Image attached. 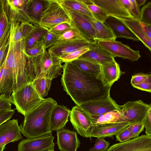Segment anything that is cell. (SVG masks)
Returning a JSON list of instances; mask_svg holds the SVG:
<instances>
[{
  "label": "cell",
  "instance_id": "cell-13",
  "mask_svg": "<svg viewBox=\"0 0 151 151\" xmlns=\"http://www.w3.org/2000/svg\"><path fill=\"white\" fill-rule=\"evenodd\" d=\"M107 151H151V136L142 135L122 142L113 145Z\"/></svg>",
  "mask_w": 151,
  "mask_h": 151
},
{
  "label": "cell",
  "instance_id": "cell-29",
  "mask_svg": "<svg viewBox=\"0 0 151 151\" xmlns=\"http://www.w3.org/2000/svg\"><path fill=\"white\" fill-rule=\"evenodd\" d=\"M70 62L84 72L100 77L101 65L95 64L89 61L79 58Z\"/></svg>",
  "mask_w": 151,
  "mask_h": 151
},
{
  "label": "cell",
  "instance_id": "cell-15",
  "mask_svg": "<svg viewBox=\"0 0 151 151\" xmlns=\"http://www.w3.org/2000/svg\"><path fill=\"white\" fill-rule=\"evenodd\" d=\"M22 139L17 119L8 120L0 125V147Z\"/></svg>",
  "mask_w": 151,
  "mask_h": 151
},
{
  "label": "cell",
  "instance_id": "cell-33",
  "mask_svg": "<svg viewBox=\"0 0 151 151\" xmlns=\"http://www.w3.org/2000/svg\"><path fill=\"white\" fill-rule=\"evenodd\" d=\"M96 19L102 22L109 17L106 12L101 8L93 3L91 0H82Z\"/></svg>",
  "mask_w": 151,
  "mask_h": 151
},
{
  "label": "cell",
  "instance_id": "cell-7",
  "mask_svg": "<svg viewBox=\"0 0 151 151\" xmlns=\"http://www.w3.org/2000/svg\"><path fill=\"white\" fill-rule=\"evenodd\" d=\"M150 109V104L145 103L140 100L129 101L120 105L119 122H128L129 125L142 123Z\"/></svg>",
  "mask_w": 151,
  "mask_h": 151
},
{
  "label": "cell",
  "instance_id": "cell-22",
  "mask_svg": "<svg viewBox=\"0 0 151 151\" xmlns=\"http://www.w3.org/2000/svg\"><path fill=\"white\" fill-rule=\"evenodd\" d=\"M124 73L115 60L101 65L100 77L105 86L111 87Z\"/></svg>",
  "mask_w": 151,
  "mask_h": 151
},
{
  "label": "cell",
  "instance_id": "cell-6",
  "mask_svg": "<svg viewBox=\"0 0 151 151\" xmlns=\"http://www.w3.org/2000/svg\"><path fill=\"white\" fill-rule=\"evenodd\" d=\"M44 2L39 22L40 26L49 30L59 24L70 23L67 13L57 0H44Z\"/></svg>",
  "mask_w": 151,
  "mask_h": 151
},
{
  "label": "cell",
  "instance_id": "cell-52",
  "mask_svg": "<svg viewBox=\"0 0 151 151\" xmlns=\"http://www.w3.org/2000/svg\"><path fill=\"white\" fill-rule=\"evenodd\" d=\"M4 0H0V17L4 10Z\"/></svg>",
  "mask_w": 151,
  "mask_h": 151
},
{
  "label": "cell",
  "instance_id": "cell-24",
  "mask_svg": "<svg viewBox=\"0 0 151 151\" xmlns=\"http://www.w3.org/2000/svg\"><path fill=\"white\" fill-rule=\"evenodd\" d=\"M82 15L92 26L95 32L96 42L116 40V38L111 30L104 22L99 21L93 17Z\"/></svg>",
  "mask_w": 151,
  "mask_h": 151
},
{
  "label": "cell",
  "instance_id": "cell-16",
  "mask_svg": "<svg viewBox=\"0 0 151 151\" xmlns=\"http://www.w3.org/2000/svg\"><path fill=\"white\" fill-rule=\"evenodd\" d=\"M57 144L61 151H76L81 144L76 132L63 128L57 131Z\"/></svg>",
  "mask_w": 151,
  "mask_h": 151
},
{
  "label": "cell",
  "instance_id": "cell-17",
  "mask_svg": "<svg viewBox=\"0 0 151 151\" xmlns=\"http://www.w3.org/2000/svg\"><path fill=\"white\" fill-rule=\"evenodd\" d=\"M105 11L109 16L121 18H133L120 0H91Z\"/></svg>",
  "mask_w": 151,
  "mask_h": 151
},
{
  "label": "cell",
  "instance_id": "cell-46",
  "mask_svg": "<svg viewBox=\"0 0 151 151\" xmlns=\"http://www.w3.org/2000/svg\"><path fill=\"white\" fill-rule=\"evenodd\" d=\"M130 0L131 5L129 13L133 18L139 20L140 15L139 7L136 0Z\"/></svg>",
  "mask_w": 151,
  "mask_h": 151
},
{
  "label": "cell",
  "instance_id": "cell-8",
  "mask_svg": "<svg viewBox=\"0 0 151 151\" xmlns=\"http://www.w3.org/2000/svg\"><path fill=\"white\" fill-rule=\"evenodd\" d=\"M79 106L90 116L93 125L102 115L112 111H119L120 109V105L110 95L88 101Z\"/></svg>",
  "mask_w": 151,
  "mask_h": 151
},
{
  "label": "cell",
  "instance_id": "cell-34",
  "mask_svg": "<svg viewBox=\"0 0 151 151\" xmlns=\"http://www.w3.org/2000/svg\"><path fill=\"white\" fill-rule=\"evenodd\" d=\"M119 111H112L102 115L100 116L93 126L99 124L119 122Z\"/></svg>",
  "mask_w": 151,
  "mask_h": 151
},
{
  "label": "cell",
  "instance_id": "cell-26",
  "mask_svg": "<svg viewBox=\"0 0 151 151\" xmlns=\"http://www.w3.org/2000/svg\"><path fill=\"white\" fill-rule=\"evenodd\" d=\"M14 83L12 74L5 61L0 70V93L10 97L13 92Z\"/></svg>",
  "mask_w": 151,
  "mask_h": 151
},
{
  "label": "cell",
  "instance_id": "cell-5",
  "mask_svg": "<svg viewBox=\"0 0 151 151\" xmlns=\"http://www.w3.org/2000/svg\"><path fill=\"white\" fill-rule=\"evenodd\" d=\"M9 98L17 111L24 116L44 99L37 92L32 82L25 84L13 91Z\"/></svg>",
  "mask_w": 151,
  "mask_h": 151
},
{
  "label": "cell",
  "instance_id": "cell-45",
  "mask_svg": "<svg viewBox=\"0 0 151 151\" xmlns=\"http://www.w3.org/2000/svg\"><path fill=\"white\" fill-rule=\"evenodd\" d=\"M142 123L145 129L146 134L151 136V109L149 111L142 120Z\"/></svg>",
  "mask_w": 151,
  "mask_h": 151
},
{
  "label": "cell",
  "instance_id": "cell-20",
  "mask_svg": "<svg viewBox=\"0 0 151 151\" xmlns=\"http://www.w3.org/2000/svg\"><path fill=\"white\" fill-rule=\"evenodd\" d=\"M78 58L100 65L115 60L113 56L97 42L90 47L89 50Z\"/></svg>",
  "mask_w": 151,
  "mask_h": 151
},
{
  "label": "cell",
  "instance_id": "cell-38",
  "mask_svg": "<svg viewBox=\"0 0 151 151\" xmlns=\"http://www.w3.org/2000/svg\"><path fill=\"white\" fill-rule=\"evenodd\" d=\"M73 26L72 23H63L57 24L48 30L57 37L71 29Z\"/></svg>",
  "mask_w": 151,
  "mask_h": 151
},
{
  "label": "cell",
  "instance_id": "cell-25",
  "mask_svg": "<svg viewBox=\"0 0 151 151\" xmlns=\"http://www.w3.org/2000/svg\"><path fill=\"white\" fill-rule=\"evenodd\" d=\"M119 18L150 51L151 39L143 30L139 21L134 18Z\"/></svg>",
  "mask_w": 151,
  "mask_h": 151
},
{
  "label": "cell",
  "instance_id": "cell-12",
  "mask_svg": "<svg viewBox=\"0 0 151 151\" xmlns=\"http://www.w3.org/2000/svg\"><path fill=\"white\" fill-rule=\"evenodd\" d=\"M54 138L50 133L34 138L22 139L18 145V151H46L54 150Z\"/></svg>",
  "mask_w": 151,
  "mask_h": 151
},
{
  "label": "cell",
  "instance_id": "cell-40",
  "mask_svg": "<svg viewBox=\"0 0 151 151\" xmlns=\"http://www.w3.org/2000/svg\"><path fill=\"white\" fill-rule=\"evenodd\" d=\"M57 37L56 35L48 31L42 37L46 49L49 48L55 43L57 41Z\"/></svg>",
  "mask_w": 151,
  "mask_h": 151
},
{
  "label": "cell",
  "instance_id": "cell-42",
  "mask_svg": "<svg viewBox=\"0 0 151 151\" xmlns=\"http://www.w3.org/2000/svg\"><path fill=\"white\" fill-rule=\"evenodd\" d=\"M126 128L134 135V138H136L144 131V127L141 123H138L129 125Z\"/></svg>",
  "mask_w": 151,
  "mask_h": 151
},
{
  "label": "cell",
  "instance_id": "cell-4",
  "mask_svg": "<svg viewBox=\"0 0 151 151\" xmlns=\"http://www.w3.org/2000/svg\"><path fill=\"white\" fill-rule=\"evenodd\" d=\"M25 38L16 42L10 40L5 63L13 76V91L29 83L26 73L28 56L25 53Z\"/></svg>",
  "mask_w": 151,
  "mask_h": 151
},
{
  "label": "cell",
  "instance_id": "cell-50",
  "mask_svg": "<svg viewBox=\"0 0 151 151\" xmlns=\"http://www.w3.org/2000/svg\"><path fill=\"white\" fill-rule=\"evenodd\" d=\"M140 23L142 29L145 33L149 38L151 39V25L140 22Z\"/></svg>",
  "mask_w": 151,
  "mask_h": 151
},
{
  "label": "cell",
  "instance_id": "cell-36",
  "mask_svg": "<svg viewBox=\"0 0 151 151\" xmlns=\"http://www.w3.org/2000/svg\"><path fill=\"white\" fill-rule=\"evenodd\" d=\"M140 22L151 25V2L149 1L143 6L140 11Z\"/></svg>",
  "mask_w": 151,
  "mask_h": 151
},
{
  "label": "cell",
  "instance_id": "cell-21",
  "mask_svg": "<svg viewBox=\"0 0 151 151\" xmlns=\"http://www.w3.org/2000/svg\"><path fill=\"white\" fill-rule=\"evenodd\" d=\"M104 23L110 29L116 38H124L134 41H139L119 18L109 16Z\"/></svg>",
  "mask_w": 151,
  "mask_h": 151
},
{
  "label": "cell",
  "instance_id": "cell-18",
  "mask_svg": "<svg viewBox=\"0 0 151 151\" xmlns=\"http://www.w3.org/2000/svg\"><path fill=\"white\" fill-rule=\"evenodd\" d=\"M129 125L128 122H119L93 126L90 131V137L91 138L112 137Z\"/></svg>",
  "mask_w": 151,
  "mask_h": 151
},
{
  "label": "cell",
  "instance_id": "cell-32",
  "mask_svg": "<svg viewBox=\"0 0 151 151\" xmlns=\"http://www.w3.org/2000/svg\"><path fill=\"white\" fill-rule=\"evenodd\" d=\"M51 81L49 78L43 77L34 80L32 83L37 92L43 98L47 95Z\"/></svg>",
  "mask_w": 151,
  "mask_h": 151
},
{
  "label": "cell",
  "instance_id": "cell-47",
  "mask_svg": "<svg viewBox=\"0 0 151 151\" xmlns=\"http://www.w3.org/2000/svg\"><path fill=\"white\" fill-rule=\"evenodd\" d=\"M149 74L139 73L132 76L131 83L132 85L138 84L144 82L148 77Z\"/></svg>",
  "mask_w": 151,
  "mask_h": 151
},
{
  "label": "cell",
  "instance_id": "cell-10",
  "mask_svg": "<svg viewBox=\"0 0 151 151\" xmlns=\"http://www.w3.org/2000/svg\"><path fill=\"white\" fill-rule=\"evenodd\" d=\"M70 121L78 134L91 139L90 133L93 122L90 116L82 108L76 105L70 111Z\"/></svg>",
  "mask_w": 151,
  "mask_h": 151
},
{
  "label": "cell",
  "instance_id": "cell-37",
  "mask_svg": "<svg viewBox=\"0 0 151 151\" xmlns=\"http://www.w3.org/2000/svg\"><path fill=\"white\" fill-rule=\"evenodd\" d=\"M89 50L86 47L76 50L67 54L60 58L62 62H70L80 57Z\"/></svg>",
  "mask_w": 151,
  "mask_h": 151
},
{
  "label": "cell",
  "instance_id": "cell-27",
  "mask_svg": "<svg viewBox=\"0 0 151 151\" xmlns=\"http://www.w3.org/2000/svg\"><path fill=\"white\" fill-rule=\"evenodd\" d=\"M45 6L44 0H29L27 6V14L31 19L37 26Z\"/></svg>",
  "mask_w": 151,
  "mask_h": 151
},
{
  "label": "cell",
  "instance_id": "cell-1",
  "mask_svg": "<svg viewBox=\"0 0 151 151\" xmlns=\"http://www.w3.org/2000/svg\"><path fill=\"white\" fill-rule=\"evenodd\" d=\"M61 82L76 105L110 95L111 87L104 85L100 77L84 72L71 62L63 65Z\"/></svg>",
  "mask_w": 151,
  "mask_h": 151
},
{
  "label": "cell",
  "instance_id": "cell-31",
  "mask_svg": "<svg viewBox=\"0 0 151 151\" xmlns=\"http://www.w3.org/2000/svg\"><path fill=\"white\" fill-rule=\"evenodd\" d=\"M71 22L73 25V27L58 36L57 42H66L81 40L90 41L83 35L72 22Z\"/></svg>",
  "mask_w": 151,
  "mask_h": 151
},
{
  "label": "cell",
  "instance_id": "cell-43",
  "mask_svg": "<svg viewBox=\"0 0 151 151\" xmlns=\"http://www.w3.org/2000/svg\"><path fill=\"white\" fill-rule=\"evenodd\" d=\"M9 97L4 94L0 95V111L12 110Z\"/></svg>",
  "mask_w": 151,
  "mask_h": 151
},
{
  "label": "cell",
  "instance_id": "cell-54",
  "mask_svg": "<svg viewBox=\"0 0 151 151\" xmlns=\"http://www.w3.org/2000/svg\"><path fill=\"white\" fill-rule=\"evenodd\" d=\"M5 146L6 145L4 146H3L0 147V151H3L5 148Z\"/></svg>",
  "mask_w": 151,
  "mask_h": 151
},
{
  "label": "cell",
  "instance_id": "cell-41",
  "mask_svg": "<svg viewBox=\"0 0 151 151\" xmlns=\"http://www.w3.org/2000/svg\"><path fill=\"white\" fill-rule=\"evenodd\" d=\"M126 127L120 131L116 135V141H119V142H122L132 139L135 138L134 135Z\"/></svg>",
  "mask_w": 151,
  "mask_h": 151
},
{
  "label": "cell",
  "instance_id": "cell-3",
  "mask_svg": "<svg viewBox=\"0 0 151 151\" xmlns=\"http://www.w3.org/2000/svg\"><path fill=\"white\" fill-rule=\"evenodd\" d=\"M28 57L26 73L29 83L43 77L52 80L61 74L62 62L60 58L54 53L46 50L40 55Z\"/></svg>",
  "mask_w": 151,
  "mask_h": 151
},
{
  "label": "cell",
  "instance_id": "cell-2",
  "mask_svg": "<svg viewBox=\"0 0 151 151\" xmlns=\"http://www.w3.org/2000/svg\"><path fill=\"white\" fill-rule=\"evenodd\" d=\"M57 104L51 98L44 99L37 107L26 114L20 124L21 133L28 138H33L52 133L51 118Z\"/></svg>",
  "mask_w": 151,
  "mask_h": 151
},
{
  "label": "cell",
  "instance_id": "cell-28",
  "mask_svg": "<svg viewBox=\"0 0 151 151\" xmlns=\"http://www.w3.org/2000/svg\"><path fill=\"white\" fill-rule=\"evenodd\" d=\"M62 6L83 15L93 17L92 14L82 0H57Z\"/></svg>",
  "mask_w": 151,
  "mask_h": 151
},
{
  "label": "cell",
  "instance_id": "cell-53",
  "mask_svg": "<svg viewBox=\"0 0 151 151\" xmlns=\"http://www.w3.org/2000/svg\"><path fill=\"white\" fill-rule=\"evenodd\" d=\"M136 2L139 6H140L144 4L146 2V0H136Z\"/></svg>",
  "mask_w": 151,
  "mask_h": 151
},
{
  "label": "cell",
  "instance_id": "cell-51",
  "mask_svg": "<svg viewBox=\"0 0 151 151\" xmlns=\"http://www.w3.org/2000/svg\"><path fill=\"white\" fill-rule=\"evenodd\" d=\"M120 1L125 9L129 13L131 5V4L130 0H120Z\"/></svg>",
  "mask_w": 151,
  "mask_h": 151
},
{
  "label": "cell",
  "instance_id": "cell-14",
  "mask_svg": "<svg viewBox=\"0 0 151 151\" xmlns=\"http://www.w3.org/2000/svg\"><path fill=\"white\" fill-rule=\"evenodd\" d=\"M97 42L86 40H77L57 42L47 50L59 57L60 59L66 54L81 49L89 48Z\"/></svg>",
  "mask_w": 151,
  "mask_h": 151
},
{
  "label": "cell",
  "instance_id": "cell-39",
  "mask_svg": "<svg viewBox=\"0 0 151 151\" xmlns=\"http://www.w3.org/2000/svg\"><path fill=\"white\" fill-rule=\"evenodd\" d=\"M110 145V142L106 141L104 138H97L93 147L91 148L90 151H107Z\"/></svg>",
  "mask_w": 151,
  "mask_h": 151
},
{
  "label": "cell",
  "instance_id": "cell-30",
  "mask_svg": "<svg viewBox=\"0 0 151 151\" xmlns=\"http://www.w3.org/2000/svg\"><path fill=\"white\" fill-rule=\"evenodd\" d=\"M48 30L40 26H34L27 38H25V51L30 48L35 43L42 39V36Z\"/></svg>",
  "mask_w": 151,
  "mask_h": 151
},
{
  "label": "cell",
  "instance_id": "cell-11",
  "mask_svg": "<svg viewBox=\"0 0 151 151\" xmlns=\"http://www.w3.org/2000/svg\"><path fill=\"white\" fill-rule=\"evenodd\" d=\"M97 42L114 58L120 57L133 62L137 61L141 57L139 51L133 50L121 42L115 40L99 41Z\"/></svg>",
  "mask_w": 151,
  "mask_h": 151
},
{
  "label": "cell",
  "instance_id": "cell-49",
  "mask_svg": "<svg viewBox=\"0 0 151 151\" xmlns=\"http://www.w3.org/2000/svg\"><path fill=\"white\" fill-rule=\"evenodd\" d=\"M134 87L143 91L150 93L151 84H149L145 81L142 83L132 85Z\"/></svg>",
  "mask_w": 151,
  "mask_h": 151
},
{
  "label": "cell",
  "instance_id": "cell-19",
  "mask_svg": "<svg viewBox=\"0 0 151 151\" xmlns=\"http://www.w3.org/2000/svg\"><path fill=\"white\" fill-rule=\"evenodd\" d=\"M62 7L68 15L71 22L74 24L83 35L89 40L96 42L95 41L94 30L88 21L79 13L67 8Z\"/></svg>",
  "mask_w": 151,
  "mask_h": 151
},
{
  "label": "cell",
  "instance_id": "cell-23",
  "mask_svg": "<svg viewBox=\"0 0 151 151\" xmlns=\"http://www.w3.org/2000/svg\"><path fill=\"white\" fill-rule=\"evenodd\" d=\"M70 111L63 105L58 104L52 111L51 118L52 131H58L63 128L68 121Z\"/></svg>",
  "mask_w": 151,
  "mask_h": 151
},
{
  "label": "cell",
  "instance_id": "cell-9",
  "mask_svg": "<svg viewBox=\"0 0 151 151\" xmlns=\"http://www.w3.org/2000/svg\"><path fill=\"white\" fill-rule=\"evenodd\" d=\"M29 0H4V9L9 21L28 22L38 26L29 17L27 6Z\"/></svg>",
  "mask_w": 151,
  "mask_h": 151
},
{
  "label": "cell",
  "instance_id": "cell-48",
  "mask_svg": "<svg viewBox=\"0 0 151 151\" xmlns=\"http://www.w3.org/2000/svg\"><path fill=\"white\" fill-rule=\"evenodd\" d=\"M14 112L13 109L0 111V125L10 119Z\"/></svg>",
  "mask_w": 151,
  "mask_h": 151
},
{
  "label": "cell",
  "instance_id": "cell-44",
  "mask_svg": "<svg viewBox=\"0 0 151 151\" xmlns=\"http://www.w3.org/2000/svg\"><path fill=\"white\" fill-rule=\"evenodd\" d=\"M10 23L4 9L3 12L0 17V40Z\"/></svg>",
  "mask_w": 151,
  "mask_h": 151
},
{
  "label": "cell",
  "instance_id": "cell-55",
  "mask_svg": "<svg viewBox=\"0 0 151 151\" xmlns=\"http://www.w3.org/2000/svg\"><path fill=\"white\" fill-rule=\"evenodd\" d=\"M46 151H55L54 150H49Z\"/></svg>",
  "mask_w": 151,
  "mask_h": 151
},
{
  "label": "cell",
  "instance_id": "cell-35",
  "mask_svg": "<svg viewBox=\"0 0 151 151\" xmlns=\"http://www.w3.org/2000/svg\"><path fill=\"white\" fill-rule=\"evenodd\" d=\"M46 50L43 40L42 39L35 43L30 48L25 51L26 55L32 58L42 54Z\"/></svg>",
  "mask_w": 151,
  "mask_h": 151
}]
</instances>
